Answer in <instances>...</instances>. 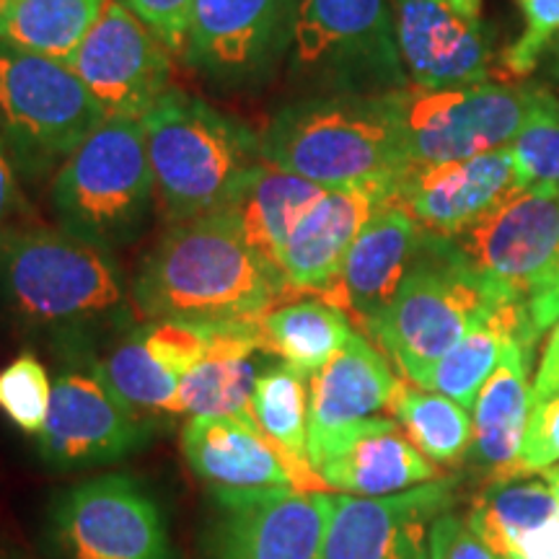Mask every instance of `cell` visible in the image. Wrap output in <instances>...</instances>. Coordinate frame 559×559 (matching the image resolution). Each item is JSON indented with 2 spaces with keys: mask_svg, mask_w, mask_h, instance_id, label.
Listing matches in <instances>:
<instances>
[{
  "mask_svg": "<svg viewBox=\"0 0 559 559\" xmlns=\"http://www.w3.org/2000/svg\"><path fill=\"white\" fill-rule=\"evenodd\" d=\"M453 5H456V9L469 19H479V13H481V0H453Z\"/></svg>",
  "mask_w": 559,
  "mask_h": 559,
  "instance_id": "ee69618b",
  "label": "cell"
},
{
  "mask_svg": "<svg viewBox=\"0 0 559 559\" xmlns=\"http://www.w3.org/2000/svg\"><path fill=\"white\" fill-rule=\"evenodd\" d=\"M317 472L330 492L358 498H386L440 477L438 466L389 417H370L347 430L319 461Z\"/></svg>",
  "mask_w": 559,
  "mask_h": 559,
  "instance_id": "cb8c5ba5",
  "label": "cell"
},
{
  "mask_svg": "<svg viewBox=\"0 0 559 559\" xmlns=\"http://www.w3.org/2000/svg\"><path fill=\"white\" fill-rule=\"evenodd\" d=\"M153 194L143 124L107 117L58 166L50 200L60 228L115 251L143 234Z\"/></svg>",
  "mask_w": 559,
  "mask_h": 559,
  "instance_id": "8992f818",
  "label": "cell"
},
{
  "mask_svg": "<svg viewBox=\"0 0 559 559\" xmlns=\"http://www.w3.org/2000/svg\"><path fill=\"white\" fill-rule=\"evenodd\" d=\"M52 402V381L34 353H21L0 370V412L24 436L37 438Z\"/></svg>",
  "mask_w": 559,
  "mask_h": 559,
  "instance_id": "e575fe53",
  "label": "cell"
},
{
  "mask_svg": "<svg viewBox=\"0 0 559 559\" xmlns=\"http://www.w3.org/2000/svg\"><path fill=\"white\" fill-rule=\"evenodd\" d=\"M91 347H68L66 366L52 383L39 453L52 469H88L128 459L148 443V419L138 417L96 373Z\"/></svg>",
  "mask_w": 559,
  "mask_h": 559,
  "instance_id": "7c38bea8",
  "label": "cell"
},
{
  "mask_svg": "<svg viewBox=\"0 0 559 559\" xmlns=\"http://www.w3.org/2000/svg\"><path fill=\"white\" fill-rule=\"evenodd\" d=\"M400 381L381 349L358 332L311 376L309 461L313 469L347 430L391 407Z\"/></svg>",
  "mask_w": 559,
  "mask_h": 559,
  "instance_id": "44dd1931",
  "label": "cell"
},
{
  "mask_svg": "<svg viewBox=\"0 0 559 559\" xmlns=\"http://www.w3.org/2000/svg\"><path fill=\"white\" fill-rule=\"evenodd\" d=\"M138 13L158 39L169 47L171 55H185L190 37L192 0H124Z\"/></svg>",
  "mask_w": 559,
  "mask_h": 559,
  "instance_id": "f35d334b",
  "label": "cell"
},
{
  "mask_svg": "<svg viewBox=\"0 0 559 559\" xmlns=\"http://www.w3.org/2000/svg\"><path fill=\"white\" fill-rule=\"evenodd\" d=\"M324 192L317 181L262 160L226 210L236 215L243 239L257 257L283 277V251L293 228Z\"/></svg>",
  "mask_w": 559,
  "mask_h": 559,
  "instance_id": "83f0119b",
  "label": "cell"
},
{
  "mask_svg": "<svg viewBox=\"0 0 559 559\" xmlns=\"http://www.w3.org/2000/svg\"><path fill=\"white\" fill-rule=\"evenodd\" d=\"M107 0H9L0 41L45 58L73 62Z\"/></svg>",
  "mask_w": 559,
  "mask_h": 559,
  "instance_id": "1f68e13d",
  "label": "cell"
},
{
  "mask_svg": "<svg viewBox=\"0 0 559 559\" xmlns=\"http://www.w3.org/2000/svg\"><path fill=\"white\" fill-rule=\"evenodd\" d=\"M304 0H192L185 58L223 88H257L290 55Z\"/></svg>",
  "mask_w": 559,
  "mask_h": 559,
  "instance_id": "4fadbf2b",
  "label": "cell"
},
{
  "mask_svg": "<svg viewBox=\"0 0 559 559\" xmlns=\"http://www.w3.org/2000/svg\"><path fill=\"white\" fill-rule=\"evenodd\" d=\"M70 68L117 120H143L171 91V50L124 0L104 3Z\"/></svg>",
  "mask_w": 559,
  "mask_h": 559,
  "instance_id": "9a60e30c",
  "label": "cell"
},
{
  "mask_svg": "<svg viewBox=\"0 0 559 559\" xmlns=\"http://www.w3.org/2000/svg\"><path fill=\"white\" fill-rule=\"evenodd\" d=\"M539 340L528 332L515 334L481 386L472 407L474 438L469 461L489 479L513 477L531 415V360Z\"/></svg>",
  "mask_w": 559,
  "mask_h": 559,
  "instance_id": "484cf974",
  "label": "cell"
},
{
  "mask_svg": "<svg viewBox=\"0 0 559 559\" xmlns=\"http://www.w3.org/2000/svg\"><path fill=\"white\" fill-rule=\"evenodd\" d=\"M309 396L311 376L277 360L257 376L251 391V419L296 466L309 492H330L309 461Z\"/></svg>",
  "mask_w": 559,
  "mask_h": 559,
  "instance_id": "f546056e",
  "label": "cell"
},
{
  "mask_svg": "<svg viewBox=\"0 0 559 559\" xmlns=\"http://www.w3.org/2000/svg\"><path fill=\"white\" fill-rule=\"evenodd\" d=\"M140 124L156 194L174 223L226 210L264 160L260 135L190 91H166Z\"/></svg>",
  "mask_w": 559,
  "mask_h": 559,
  "instance_id": "277c9868",
  "label": "cell"
},
{
  "mask_svg": "<svg viewBox=\"0 0 559 559\" xmlns=\"http://www.w3.org/2000/svg\"><path fill=\"white\" fill-rule=\"evenodd\" d=\"M290 73L313 94H389L409 86L389 0H304Z\"/></svg>",
  "mask_w": 559,
  "mask_h": 559,
  "instance_id": "52a82bcc",
  "label": "cell"
},
{
  "mask_svg": "<svg viewBox=\"0 0 559 559\" xmlns=\"http://www.w3.org/2000/svg\"><path fill=\"white\" fill-rule=\"evenodd\" d=\"M423 236L425 228L400 202H383L349 247L337 280L319 298L337 306L353 326L368 332L407 277Z\"/></svg>",
  "mask_w": 559,
  "mask_h": 559,
  "instance_id": "ffe728a7",
  "label": "cell"
},
{
  "mask_svg": "<svg viewBox=\"0 0 559 559\" xmlns=\"http://www.w3.org/2000/svg\"><path fill=\"white\" fill-rule=\"evenodd\" d=\"M262 158L324 190L396 181L409 169L386 94H313L277 109Z\"/></svg>",
  "mask_w": 559,
  "mask_h": 559,
  "instance_id": "3957f363",
  "label": "cell"
},
{
  "mask_svg": "<svg viewBox=\"0 0 559 559\" xmlns=\"http://www.w3.org/2000/svg\"><path fill=\"white\" fill-rule=\"evenodd\" d=\"M187 464L210 492H254L293 487L309 492L296 466L251 417H190L181 432Z\"/></svg>",
  "mask_w": 559,
  "mask_h": 559,
  "instance_id": "603a6c76",
  "label": "cell"
},
{
  "mask_svg": "<svg viewBox=\"0 0 559 559\" xmlns=\"http://www.w3.org/2000/svg\"><path fill=\"white\" fill-rule=\"evenodd\" d=\"M391 13L412 86L451 88L492 81V47L481 19L464 16L453 0H391Z\"/></svg>",
  "mask_w": 559,
  "mask_h": 559,
  "instance_id": "ac0fdd59",
  "label": "cell"
},
{
  "mask_svg": "<svg viewBox=\"0 0 559 559\" xmlns=\"http://www.w3.org/2000/svg\"><path fill=\"white\" fill-rule=\"evenodd\" d=\"M430 559H500L477 531L469 526L466 515L456 510L440 513L430 528Z\"/></svg>",
  "mask_w": 559,
  "mask_h": 559,
  "instance_id": "74e56055",
  "label": "cell"
},
{
  "mask_svg": "<svg viewBox=\"0 0 559 559\" xmlns=\"http://www.w3.org/2000/svg\"><path fill=\"white\" fill-rule=\"evenodd\" d=\"M526 311L531 321V332L539 340L544 332H549L559 319V251L547 270V275L539 280L526 300Z\"/></svg>",
  "mask_w": 559,
  "mask_h": 559,
  "instance_id": "ab89813d",
  "label": "cell"
},
{
  "mask_svg": "<svg viewBox=\"0 0 559 559\" xmlns=\"http://www.w3.org/2000/svg\"><path fill=\"white\" fill-rule=\"evenodd\" d=\"M531 332V321L526 304H495L469 332L453 345L449 353L436 362L425 379L423 389L438 391L459 402L461 407L472 409L477 402L481 386L498 368V362L506 353L508 342L515 334ZM536 340V337H534Z\"/></svg>",
  "mask_w": 559,
  "mask_h": 559,
  "instance_id": "f1b7e54d",
  "label": "cell"
},
{
  "mask_svg": "<svg viewBox=\"0 0 559 559\" xmlns=\"http://www.w3.org/2000/svg\"><path fill=\"white\" fill-rule=\"evenodd\" d=\"M207 349V324L177 319H156L132 326L94 362L138 417L174 415L179 383Z\"/></svg>",
  "mask_w": 559,
  "mask_h": 559,
  "instance_id": "e0dca14e",
  "label": "cell"
},
{
  "mask_svg": "<svg viewBox=\"0 0 559 559\" xmlns=\"http://www.w3.org/2000/svg\"><path fill=\"white\" fill-rule=\"evenodd\" d=\"M544 70H547V79L551 81H559V37L551 39V45L547 47V52H544Z\"/></svg>",
  "mask_w": 559,
  "mask_h": 559,
  "instance_id": "7bdbcfd3",
  "label": "cell"
},
{
  "mask_svg": "<svg viewBox=\"0 0 559 559\" xmlns=\"http://www.w3.org/2000/svg\"><path fill=\"white\" fill-rule=\"evenodd\" d=\"M45 549L47 559H177L164 508L130 474H104L55 495Z\"/></svg>",
  "mask_w": 559,
  "mask_h": 559,
  "instance_id": "30bf717a",
  "label": "cell"
},
{
  "mask_svg": "<svg viewBox=\"0 0 559 559\" xmlns=\"http://www.w3.org/2000/svg\"><path fill=\"white\" fill-rule=\"evenodd\" d=\"M559 389V319L549 330V337L544 342L539 366H536V379L531 383V404L547 400Z\"/></svg>",
  "mask_w": 559,
  "mask_h": 559,
  "instance_id": "60d3db41",
  "label": "cell"
},
{
  "mask_svg": "<svg viewBox=\"0 0 559 559\" xmlns=\"http://www.w3.org/2000/svg\"><path fill=\"white\" fill-rule=\"evenodd\" d=\"M13 160L5 151L3 140H0V228L19 223V215L26 213V202L21 198L16 171H13Z\"/></svg>",
  "mask_w": 559,
  "mask_h": 559,
  "instance_id": "b9f144b4",
  "label": "cell"
},
{
  "mask_svg": "<svg viewBox=\"0 0 559 559\" xmlns=\"http://www.w3.org/2000/svg\"><path fill=\"white\" fill-rule=\"evenodd\" d=\"M394 187L396 181L337 187L313 202L283 251V277L290 293L321 296L330 288L370 215L394 200Z\"/></svg>",
  "mask_w": 559,
  "mask_h": 559,
  "instance_id": "7402d4cb",
  "label": "cell"
},
{
  "mask_svg": "<svg viewBox=\"0 0 559 559\" xmlns=\"http://www.w3.org/2000/svg\"><path fill=\"white\" fill-rule=\"evenodd\" d=\"M107 120L68 62L0 41V140L26 177H39Z\"/></svg>",
  "mask_w": 559,
  "mask_h": 559,
  "instance_id": "ba28073f",
  "label": "cell"
},
{
  "mask_svg": "<svg viewBox=\"0 0 559 559\" xmlns=\"http://www.w3.org/2000/svg\"><path fill=\"white\" fill-rule=\"evenodd\" d=\"M285 296V280L257 257L230 210L174 223L132 283L145 321H260Z\"/></svg>",
  "mask_w": 559,
  "mask_h": 559,
  "instance_id": "6da1fadb",
  "label": "cell"
},
{
  "mask_svg": "<svg viewBox=\"0 0 559 559\" xmlns=\"http://www.w3.org/2000/svg\"><path fill=\"white\" fill-rule=\"evenodd\" d=\"M466 521L500 559H559V506L544 479H489Z\"/></svg>",
  "mask_w": 559,
  "mask_h": 559,
  "instance_id": "d4e9b609",
  "label": "cell"
},
{
  "mask_svg": "<svg viewBox=\"0 0 559 559\" xmlns=\"http://www.w3.org/2000/svg\"><path fill=\"white\" fill-rule=\"evenodd\" d=\"M539 86L485 81L472 86L389 91L409 166L445 164L508 148L526 122Z\"/></svg>",
  "mask_w": 559,
  "mask_h": 559,
  "instance_id": "9c48e42d",
  "label": "cell"
},
{
  "mask_svg": "<svg viewBox=\"0 0 559 559\" xmlns=\"http://www.w3.org/2000/svg\"><path fill=\"white\" fill-rule=\"evenodd\" d=\"M492 306L495 300L451 239L425 230L407 277L366 334L404 379L423 386L436 362Z\"/></svg>",
  "mask_w": 559,
  "mask_h": 559,
  "instance_id": "5b68a950",
  "label": "cell"
},
{
  "mask_svg": "<svg viewBox=\"0 0 559 559\" xmlns=\"http://www.w3.org/2000/svg\"><path fill=\"white\" fill-rule=\"evenodd\" d=\"M260 321L207 324V349L179 383L174 415L251 417V391L262 368Z\"/></svg>",
  "mask_w": 559,
  "mask_h": 559,
  "instance_id": "4316f807",
  "label": "cell"
},
{
  "mask_svg": "<svg viewBox=\"0 0 559 559\" xmlns=\"http://www.w3.org/2000/svg\"><path fill=\"white\" fill-rule=\"evenodd\" d=\"M542 479L547 481L549 489H551V495H555V500H557V506H559V464L549 466V469H544L542 472Z\"/></svg>",
  "mask_w": 559,
  "mask_h": 559,
  "instance_id": "f6af8a7d",
  "label": "cell"
},
{
  "mask_svg": "<svg viewBox=\"0 0 559 559\" xmlns=\"http://www.w3.org/2000/svg\"><path fill=\"white\" fill-rule=\"evenodd\" d=\"M0 559H21V557L13 555V551H3V549H0Z\"/></svg>",
  "mask_w": 559,
  "mask_h": 559,
  "instance_id": "bcb514c9",
  "label": "cell"
},
{
  "mask_svg": "<svg viewBox=\"0 0 559 559\" xmlns=\"http://www.w3.org/2000/svg\"><path fill=\"white\" fill-rule=\"evenodd\" d=\"M200 559H319L334 492H213Z\"/></svg>",
  "mask_w": 559,
  "mask_h": 559,
  "instance_id": "5bb4252c",
  "label": "cell"
},
{
  "mask_svg": "<svg viewBox=\"0 0 559 559\" xmlns=\"http://www.w3.org/2000/svg\"><path fill=\"white\" fill-rule=\"evenodd\" d=\"M459 487V477H438L386 498L334 492L319 559H430V528Z\"/></svg>",
  "mask_w": 559,
  "mask_h": 559,
  "instance_id": "2e32d148",
  "label": "cell"
},
{
  "mask_svg": "<svg viewBox=\"0 0 559 559\" xmlns=\"http://www.w3.org/2000/svg\"><path fill=\"white\" fill-rule=\"evenodd\" d=\"M510 148L523 185L559 187V102L547 88H536L534 107Z\"/></svg>",
  "mask_w": 559,
  "mask_h": 559,
  "instance_id": "836d02e7",
  "label": "cell"
},
{
  "mask_svg": "<svg viewBox=\"0 0 559 559\" xmlns=\"http://www.w3.org/2000/svg\"><path fill=\"white\" fill-rule=\"evenodd\" d=\"M519 187L526 185L508 145L472 158L409 166L396 179L394 200L428 234L451 239Z\"/></svg>",
  "mask_w": 559,
  "mask_h": 559,
  "instance_id": "d6986e66",
  "label": "cell"
},
{
  "mask_svg": "<svg viewBox=\"0 0 559 559\" xmlns=\"http://www.w3.org/2000/svg\"><path fill=\"white\" fill-rule=\"evenodd\" d=\"M523 13L521 37L500 55L502 75L526 79L542 66L551 39L559 37V0H519Z\"/></svg>",
  "mask_w": 559,
  "mask_h": 559,
  "instance_id": "d590c367",
  "label": "cell"
},
{
  "mask_svg": "<svg viewBox=\"0 0 559 559\" xmlns=\"http://www.w3.org/2000/svg\"><path fill=\"white\" fill-rule=\"evenodd\" d=\"M451 243L495 304H526L559 251V187L508 192Z\"/></svg>",
  "mask_w": 559,
  "mask_h": 559,
  "instance_id": "8fae6325",
  "label": "cell"
},
{
  "mask_svg": "<svg viewBox=\"0 0 559 559\" xmlns=\"http://www.w3.org/2000/svg\"><path fill=\"white\" fill-rule=\"evenodd\" d=\"M353 321L324 298L280 304L260 319V337L267 355L313 376L353 337Z\"/></svg>",
  "mask_w": 559,
  "mask_h": 559,
  "instance_id": "4dcf8cb0",
  "label": "cell"
},
{
  "mask_svg": "<svg viewBox=\"0 0 559 559\" xmlns=\"http://www.w3.org/2000/svg\"><path fill=\"white\" fill-rule=\"evenodd\" d=\"M5 5H9V0H0V13L5 11Z\"/></svg>",
  "mask_w": 559,
  "mask_h": 559,
  "instance_id": "7dc6e473",
  "label": "cell"
},
{
  "mask_svg": "<svg viewBox=\"0 0 559 559\" xmlns=\"http://www.w3.org/2000/svg\"><path fill=\"white\" fill-rule=\"evenodd\" d=\"M415 449L436 466H459L469 459L474 423L469 409L438 391L400 381L389 407Z\"/></svg>",
  "mask_w": 559,
  "mask_h": 559,
  "instance_id": "d6a6232c",
  "label": "cell"
},
{
  "mask_svg": "<svg viewBox=\"0 0 559 559\" xmlns=\"http://www.w3.org/2000/svg\"><path fill=\"white\" fill-rule=\"evenodd\" d=\"M559 464V389L547 400L531 404L526 436L513 477H526Z\"/></svg>",
  "mask_w": 559,
  "mask_h": 559,
  "instance_id": "8d00e7d4",
  "label": "cell"
},
{
  "mask_svg": "<svg viewBox=\"0 0 559 559\" xmlns=\"http://www.w3.org/2000/svg\"><path fill=\"white\" fill-rule=\"evenodd\" d=\"M0 304L60 349L91 347V332L128 319L115 254L66 228L32 223L0 228Z\"/></svg>",
  "mask_w": 559,
  "mask_h": 559,
  "instance_id": "7a4b0ae2",
  "label": "cell"
}]
</instances>
